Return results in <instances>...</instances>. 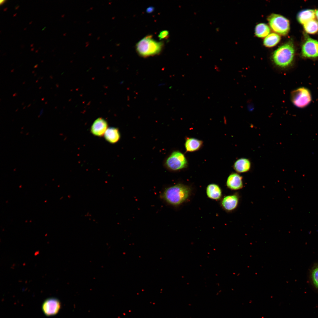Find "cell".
<instances>
[{"label": "cell", "instance_id": "obj_1", "mask_svg": "<svg viewBox=\"0 0 318 318\" xmlns=\"http://www.w3.org/2000/svg\"><path fill=\"white\" fill-rule=\"evenodd\" d=\"M193 189L188 185L178 183L165 188L162 197L168 203L178 206L188 202L193 196Z\"/></svg>", "mask_w": 318, "mask_h": 318}, {"label": "cell", "instance_id": "obj_2", "mask_svg": "<svg viewBox=\"0 0 318 318\" xmlns=\"http://www.w3.org/2000/svg\"><path fill=\"white\" fill-rule=\"evenodd\" d=\"M295 52L293 43L289 41L274 51L272 55V60L276 66L281 69L285 68L292 63Z\"/></svg>", "mask_w": 318, "mask_h": 318}, {"label": "cell", "instance_id": "obj_3", "mask_svg": "<svg viewBox=\"0 0 318 318\" xmlns=\"http://www.w3.org/2000/svg\"><path fill=\"white\" fill-rule=\"evenodd\" d=\"M163 46L162 42L155 40L150 35L139 41L137 43L136 48L137 53L140 56L147 57L160 54Z\"/></svg>", "mask_w": 318, "mask_h": 318}, {"label": "cell", "instance_id": "obj_4", "mask_svg": "<svg viewBox=\"0 0 318 318\" xmlns=\"http://www.w3.org/2000/svg\"><path fill=\"white\" fill-rule=\"evenodd\" d=\"M267 20L270 27L276 33L285 35L290 30L289 20L283 16L273 13L269 16Z\"/></svg>", "mask_w": 318, "mask_h": 318}, {"label": "cell", "instance_id": "obj_5", "mask_svg": "<svg viewBox=\"0 0 318 318\" xmlns=\"http://www.w3.org/2000/svg\"><path fill=\"white\" fill-rule=\"evenodd\" d=\"M165 166L173 171H176L186 168L188 162L184 155L178 151L173 152L166 159Z\"/></svg>", "mask_w": 318, "mask_h": 318}, {"label": "cell", "instance_id": "obj_6", "mask_svg": "<svg viewBox=\"0 0 318 318\" xmlns=\"http://www.w3.org/2000/svg\"><path fill=\"white\" fill-rule=\"evenodd\" d=\"M291 98L294 105L299 108L307 106L311 100V96L309 90L304 87L298 88L292 93Z\"/></svg>", "mask_w": 318, "mask_h": 318}, {"label": "cell", "instance_id": "obj_7", "mask_svg": "<svg viewBox=\"0 0 318 318\" xmlns=\"http://www.w3.org/2000/svg\"><path fill=\"white\" fill-rule=\"evenodd\" d=\"M302 54L307 58L318 57V41L306 37L302 46Z\"/></svg>", "mask_w": 318, "mask_h": 318}, {"label": "cell", "instance_id": "obj_8", "mask_svg": "<svg viewBox=\"0 0 318 318\" xmlns=\"http://www.w3.org/2000/svg\"><path fill=\"white\" fill-rule=\"evenodd\" d=\"M240 197L237 193L226 195L222 197L220 201V205L221 208L228 213L233 212L237 208L239 201Z\"/></svg>", "mask_w": 318, "mask_h": 318}, {"label": "cell", "instance_id": "obj_9", "mask_svg": "<svg viewBox=\"0 0 318 318\" xmlns=\"http://www.w3.org/2000/svg\"><path fill=\"white\" fill-rule=\"evenodd\" d=\"M42 311L47 316H53L57 314L61 307L59 300L55 298L51 297L46 299L42 305Z\"/></svg>", "mask_w": 318, "mask_h": 318}, {"label": "cell", "instance_id": "obj_10", "mask_svg": "<svg viewBox=\"0 0 318 318\" xmlns=\"http://www.w3.org/2000/svg\"><path fill=\"white\" fill-rule=\"evenodd\" d=\"M226 185L229 189L236 191L242 189L243 186V178L236 173H232L228 177Z\"/></svg>", "mask_w": 318, "mask_h": 318}, {"label": "cell", "instance_id": "obj_11", "mask_svg": "<svg viewBox=\"0 0 318 318\" xmlns=\"http://www.w3.org/2000/svg\"><path fill=\"white\" fill-rule=\"evenodd\" d=\"M107 127V121L102 118H98L92 124L91 132L95 136L101 137L104 135Z\"/></svg>", "mask_w": 318, "mask_h": 318}, {"label": "cell", "instance_id": "obj_12", "mask_svg": "<svg viewBox=\"0 0 318 318\" xmlns=\"http://www.w3.org/2000/svg\"><path fill=\"white\" fill-rule=\"evenodd\" d=\"M206 194L208 198L216 201H220L223 197L222 190L218 184L212 183L206 188Z\"/></svg>", "mask_w": 318, "mask_h": 318}, {"label": "cell", "instance_id": "obj_13", "mask_svg": "<svg viewBox=\"0 0 318 318\" xmlns=\"http://www.w3.org/2000/svg\"><path fill=\"white\" fill-rule=\"evenodd\" d=\"M315 16V11L311 9L301 10L297 14V19L301 24H304L314 19Z\"/></svg>", "mask_w": 318, "mask_h": 318}, {"label": "cell", "instance_id": "obj_14", "mask_svg": "<svg viewBox=\"0 0 318 318\" xmlns=\"http://www.w3.org/2000/svg\"><path fill=\"white\" fill-rule=\"evenodd\" d=\"M251 167L250 160L246 158H242L237 160L234 163L233 168L237 172L241 173L248 171Z\"/></svg>", "mask_w": 318, "mask_h": 318}, {"label": "cell", "instance_id": "obj_15", "mask_svg": "<svg viewBox=\"0 0 318 318\" xmlns=\"http://www.w3.org/2000/svg\"><path fill=\"white\" fill-rule=\"evenodd\" d=\"M202 140L192 138H186L185 146L187 152H193L198 150L202 147Z\"/></svg>", "mask_w": 318, "mask_h": 318}, {"label": "cell", "instance_id": "obj_16", "mask_svg": "<svg viewBox=\"0 0 318 318\" xmlns=\"http://www.w3.org/2000/svg\"><path fill=\"white\" fill-rule=\"evenodd\" d=\"M104 136L106 140L110 143L114 144L117 142L120 139V134L117 128L110 127L105 131Z\"/></svg>", "mask_w": 318, "mask_h": 318}, {"label": "cell", "instance_id": "obj_17", "mask_svg": "<svg viewBox=\"0 0 318 318\" xmlns=\"http://www.w3.org/2000/svg\"><path fill=\"white\" fill-rule=\"evenodd\" d=\"M270 27L264 23H259L255 28V34L257 37L259 38L266 37L270 34Z\"/></svg>", "mask_w": 318, "mask_h": 318}, {"label": "cell", "instance_id": "obj_18", "mask_svg": "<svg viewBox=\"0 0 318 318\" xmlns=\"http://www.w3.org/2000/svg\"><path fill=\"white\" fill-rule=\"evenodd\" d=\"M281 37L276 33L269 34L264 39L263 44L266 47H271L277 45L280 41Z\"/></svg>", "mask_w": 318, "mask_h": 318}, {"label": "cell", "instance_id": "obj_19", "mask_svg": "<svg viewBox=\"0 0 318 318\" xmlns=\"http://www.w3.org/2000/svg\"><path fill=\"white\" fill-rule=\"evenodd\" d=\"M304 25V30L307 33L314 34L318 32V22L313 19Z\"/></svg>", "mask_w": 318, "mask_h": 318}, {"label": "cell", "instance_id": "obj_20", "mask_svg": "<svg viewBox=\"0 0 318 318\" xmlns=\"http://www.w3.org/2000/svg\"><path fill=\"white\" fill-rule=\"evenodd\" d=\"M312 277L314 284L318 288V266L313 270Z\"/></svg>", "mask_w": 318, "mask_h": 318}, {"label": "cell", "instance_id": "obj_21", "mask_svg": "<svg viewBox=\"0 0 318 318\" xmlns=\"http://www.w3.org/2000/svg\"><path fill=\"white\" fill-rule=\"evenodd\" d=\"M169 32L167 30H163L161 31L158 35V37L160 40L167 38L169 35Z\"/></svg>", "mask_w": 318, "mask_h": 318}, {"label": "cell", "instance_id": "obj_22", "mask_svg": "<svg viewBox=\"0 0 318 318\" xmlns=\"http://www.w3.org/2000/svg\"><path fill=\"white\" fill-rule=\"evenodd\" d=\"M154 9V8L153 7H149L147 8L146 11L148 13H150L153 11Z\"/></svg>", "mask_w": 318, "mask_h": 318}, {"label": "cell", "instance_id": "obj_23", "mask_svg": "<svg viewBox=\"0 0 318 318\" xmlns=\"http://www.w3.org/2000/svg\"><path fill=\"white\" fill-rule=\"evenodd\" d=\"M315 16L318 21V9L315 11Z\"/></svg>", "mask_w": 318, "mask_h": 318}, {"label": "cell", "instance_id": "obj_24", "mask_svg": "<svg viewBox=\"0 0 318 318\" xmlns=\"http://www.w3.org/2000/svg\"><path fill=\"white\" fill-rule=\"evenodd\" d=\"M44 110L43 108H42L40 110L39 116H41L43 114V112Z\"/></svg>", "mask_w": 318, "mask_h": 318}]
</instances>
